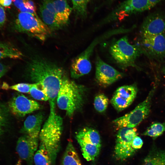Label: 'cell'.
<instances>
[{"mask_svg":"<svg viewBox=\"0 0 165 165\" xmlns=\"http://www.w3.org/2000/svg\"><path fill=\"white\" fill-rule=\"evenodd\" d=\"M31 79L41 84L49 97L50 108L55 109L58 94L62 82L67 77L61 68L42 60L32 61L28 67Z\"/></svg>","mask_w":165,"mask_h":165,"instance_id":"cell-1","label":"cell"},{"mask_svg":"<svg viewBox=\"0 0 165 165\" xmlns=\"http://www.w3.org/2000/svg\"><path fill=\"white\" fill-rule=\"evenodd\" d=\"M62 124V118L56 113L55 109H50L49 116L40 133V144L45 147L52 165H55L57 156L60 150Z\"/></svg>","mask_w":165,"mask_h":165,"instance_id":"cell-2","label":"cell"},{"mask_svg":"<svg viewBox=\"0 0 165 165\" xmlns=\"http://www.w3.org/2000/svg\"><path fill=\"white\" fill-rule=\"evenodd\" d=\"M86 92V89L84 86L77 84L67 76L64 79L58 92L57 105L71 118L82 106Z\"/></svg>","mask_w":165,"mask_h":165,"instance_id":"cell-3","label":"cell"},{"mask_svg":"<svg viewBox=\"0 0 165 165\" xmlns=\"http://www.w3.org/2000/svg\"><path fill=\"white\" fill-rule=\"evenodd\" d=\"M129 31V28L121 27L108 31L95 38L86 49L72 61L70 68L71 77L78 79L90 72L92 68L90 58L95 47L98 44L113 35Z\"/></svg>","mask_w":165,"mask_h":165,"instance_id":"cell-4","label":"cell"},{"mask_svg":"<svg viewBox=\"0 0 165 165\" xmlns=\"http://www.w3.org/2000/svg\"><path fill=\"white\" fill-rule=\"evenodd\" d=\"M109 52L119 67L123 70L130 67L138 68L135 61L143 53L141 46L130 44L126 35L113 42L109 47Z\"/></svg>","mask_w":165,"mask_h":165,"instance_id":"cell-5","label":"cell"},{"mask_svg":"<svg viewBox=\"0 0 165 165\" xmlns=\"http://www.w3.org/2000/svg\"><path fill=\"white\" fill-rule=\"evenodd\" d=\"M16 31L25 33L41 41L45 40L51 30L38 15L27 12H20L13 25Z\"/></svg>","mask_w":165,"mask_h":165,"instance_id":"cell-6","label":"cell"},{"mask_svg":"<svg viewBox=\"0 0 165 165\" xmlns=\"http://www.w3.org/2000/svg\"><path fill=\"white\" fill-rule=\"evenodd\" d=\"M156 87H152L146 99L132 111L113 121L119 129L123 127L134 128L146 118L150 109L152 100Z\"/></svg>","mask_w":165,"mask_h":165,"instance_id":"cell-7","label":"cell"},{"mask_svg":"<svg viewBox=\"0 0 165 165\" xmlns=\"http://www.w3.org/2000/svg\"><path fill=\"white\" fill-rule=\"evenodd\" d=\"M153 6L148 0H126L119 4L99 23L102 25L148 10Z\"/></svg>","mask_w":165,"mask_h":165,"instance_id":"cell-8","label":"cell"},{"mask_svg":"<svg viewBox=\"0 0 165 165\" xmlns=\"http://www.w3.org/2000/svg\"><path fill=\"white\" fill-rule=\"evenodd\" d=\"M136 131L135 127H125L119 129L114 148V156L117 160H125L135 152L136 150L132 147L131 143L134 138L137 136Z\"/></svg>","mask_w":165,"mask_h":165,"instance_id":"cell-9","label":"cell"},{"mask_svg":"<svg viewBox=\"0 0 165 165\" xmlns=\"http://www.w3.org/2000/svg\"><path fill=\"white\" fill-rule=\"evenodd\" d=\"M143 53L155 59L165 58V33L154 35H141L140 45Z\"/></svg>","mask_w":165,"mask_h":165,"instance_id":"cell-10","label":"cell"},{"mask_svg":"<svg viewBox=\"0 0 165 165\" xmlns=\"http://www.w3.org/2000/svg\"><path fill=\"white\" fill-rule=\"evenodd\" d=\"M125 74L117 70L97 55L95 61V79L103 87L108 86L121 79Z\"/></svg>","mask_w":165,"mask_h":165,"instance_id":"cell-11","label":"cell"},{"mask_svg":"<svg viewBox=\"0 0 165 165\" xmlns=\"http://www.w3.org/2000/svg\"><path fill=\"white\" fill-rule=\"evenodd\" d=\"M40 105L21 94H15L9 101L8 108L15 116L23 117L40 108Z\"/></svg>","mask_w":165,"mask_h":165,"instance_id":"cell-12","label":"cell"},{"mask_svg":"<svg viewBox=\"0 0 165 165\" xmlns=\"http://www.w3.org/2000/svg\"><path fill=\"white\" fill-rule=\"evenodd\" d=\"M137 92L138 89L136 84L121 86L114 92L111 103L117 111H121L132 103L136 97Z\"/></svg>","mask_w":165,"mask_h":165,"instance_id":"cell-13","label":"cell"},{"mask_svg":"<svg viewBox=\"0 0 165 165\" xmlns=\"http://www.w3.org/2000/svg\"><path fill=\"white\" fill-rule=\"evenodd\" d=\"M141 35H154L165 33V15L155 12L144 20L141 29Z\"/></svg>","mask_w":165,"mask_h":165,"instance_id":"cell-14","label":"cell"},{"mask_svg":"<svg viewBox=\"0 0 165 165\" xmlns=\"http://www.w3.org/2000/svg\"><path fill=\"white\" fill-rule=\"evenodd\" d=\"M38 140L33 139L26 134L18 138L16 151L20 158L28 165H33L34 155L38 149Z\"/></svg>","mask_w":165,"mask_h":165,"instance_id":"cell-15","label":"cell"},{"mask_svg":"<svg viewBox=\"0 0 165 165\" xmlns=\"http://www.w3.org/2000/svg\"><path fill=\"white\" fill-rule=\"evenodd\" d=\"M43 117L40 112L28 116L24 121L21 132L33 139L39 140Z\"/></svg>","mask_w":165,"mask_h":165,"instance_id":"cell-16","label":"cell"},{"mask_svg":"<svg viewBox=\"0 0 165 165\" xmlns=\"http://www.w3.org/2000/svg\"><path fill=\"white\" fill-rule=\"evenodd\" d=\"M39 12L42 20L50 30H57L65 25L58 18L55 14L42 4L40 6Z\"/></svg>","mask_w":165,"mask_h":165,"instance_id":"cell-17","label":"cell"},{"mask_svg":"<svg viewBox=\"0 0 165 165\" xmlns=\"http://www.w3.org/2000/svg\"><path fill=\"white\" fill-rule=\"evenodd\" d=\"M53 3L56 15L65 24L68 21L72 8L69 6L67 0H53Z\"/></svg>","mask_w":165,"mask_h":165,"instance_id":"cell-18","label":"cell"},{"mask_svg":"<svg viewBox=\"0 0 165 165\" xmlns=\"http://www.w3.org/2000/svg\"><path fill=\"white\" fill-rule=\"evenodd\" d=\"M75 138H79L90 142L101 147V142L100 135L95 129L86 127L80 129L75 134Z\"/></svg>","mask_w":165,"mask_h":165,"instance_id":"cell-19","label":"cell"},{"mask_svg":"<svg viewBox=\"0 0 165 165\" xmlns=\"http://www.w3.org/2000/svg\"><path fill=\"white\" fill-rule=\"evenodd\" d=\"M61 165H82L80 158L71 141L68 142L61 161Z\"/></svg>","mask_w":165,"mask_h":165,"instance_id":"cell-20","label":"cell"},{"mask_svg":"<svg viewBox=\"0 0 165 165\" xmlns=\"http://www.w3.org/2000/svg\"><path fill=\"white\" fill-rule=\"evenodd\" d=\"M141 165H165V150L152 148L144 159Z\"/></svg>","mask_w":165,"mask_h":165,"instance_id":"cell-21","label":"cell"},{"mask_svg":"<svg viewBox=\"0 0 165 165\" xmlns=\"http://www.w3.org/2000/svg\"><path fill=\"white\" fill-rule=\"evenodd\" d=\"M76 140L84 158L87 161L94 160L99 155L101 148L80 139Z\"/></svg>","mask_w":165,"mask_h":165,"instance_id":"cell-22","label":"cell"},{"mask_svg":"<svg viewBox=\"0 0 165 165\" xmlns=\"http://www.w3.org/2000/svg\"><path fill=\"white\" fill-rule=\"evenodd\" d=\"M23 56L21 52L11 44L0 42V59L6 58L19 59Z\"/></svg>","mask_w":165,"mask_h":165,"instance_id":"cell-23","label":"cell"},{"mask_svg":"<svg viewBox=\"0 0 165 165\" xmlns=\"http://www.w3.org/2000/svg\"><path fill=\"white\" fill-rule=\"evenodd\" d=\"M35 165H52L51 160L45 147L40 144L33 158Z\"/></svg>","mask_w":165,"mask_h":165,"instance_id":"cell-24","label":"cell"},{"mask_svg":"<svg viewBox=\"0 0 165 165\" xmlns=\"http://www.w3.org/2000/svg\"><path fill=\"white\" fill-rule=\"evenodd\" d=\"M14 6L20 12H27L37 15L36 8L31 0H12Z\"/></svg>","mask_w":165,"mask_h":165,"instance_id":"cell-25","label":"cell"},{"mask_svg":"<svg viewBox=\"0 0 165 165\" xmlns=\"http://www.w3.org/2000/svg\"><path fill=\"white\" fill-rule=\"evenodd\" d=\"M165 131V123H155L152 124L142 134L155 139Z\"/></svg>","mask_w":165,"mask_h":165,"instance_id":"cell-26","label":"cell"},{"mask_svg":"<svg viewBox=\"0 0 165 165\" xmlns=\"http://www.w3.org/2000/svg\"><path fill=\"white\" fill-rule=\"evenodd\" d=\"M29 93L31 96L36 100L44 101L49 100V97L46 91L39 83H33Z\"/></svg>","mask_w":165,"mask_h":165,"instance_id":"cell-27","label":"cell"},{"mask_svg":"<svg viewBox=\"0 0 165 165\" xmlns=\"http://www.w3.org/2000/svg\"><path fill=\"white\" fill-rule=\"evenodd\" d=\"M72 9L75 14L82 18H86L87 15V7L90 0H71Z\"/></svg>","mask_w":165,"mask_h":165,"instance_id":"cell-28","label":"cell"},{"mask_svg":"<svg viewBox=\"0 0 165 165\" xmlns=\"http://www.w3.org/2000/svg\"><path fill=\"white\" fill-rule=\"evenodd\" d=\"M9 111L8 108L0 104V136L9 126Z\"/></svg>","mask_w":165,"mask_h":165,"instance_id":"cell-29","label":"cell"},{"mask_svg":"<svg viewBox=\"0 0 165 165\" xmlns=\"http://www.w3.org/2000/svg\"><path fill=\"white\" fill-rule=\"evenodd\" d=\"M108 102V98L104 94H98L94 99V108L97 112H103L107 109Z\"/></svg>","mask_w":165,"mask_h":165,"instance_id":"cell-30","label":"cell"},{"mask_svg":"<svg viewBox=\"0 0 165 165\" xmlns=\"http://www.w3.org/2000/svg\"><path fill=\"white\" fill-rule=\"evenodd\" d=\"M33 85V83H19L12 86L9 88L20 93H29Z\"/></svg>","mask_w":165,"mask_h":165,"instance_id":"cell-31","label":"cell"},{"mask_svg":"<svg viewBox=\"0 0 165 165\" xmlns=\"http://www.w3.org/2000/svg\"><path fill=\"white\" fill-rule=\"evenodd\" d=\"M143 144V142L142 139L140 137L136 136L132 141L131 146L133 148L136 150L141 148Z\"/></svg>","mask_w":165,"mask_h":165,"instance_id":"cell-32","label":"cell"},{"mask_svg":"<svg viewBox=\"0 0 165 165\" xmlns=\"http://www.w3.org/2000/svg\"><path fill=\"white\" fill-rule=\"evenodd\" d=\"M6 17L5 9L3 7L0 5V28H2L5 25Z\"/></svg>","mask_w":165,"mask_h":165,"instance_id":"cell-33","label":"cell"},{"mask_svg":"<svg viewBox=\"0 0 165 165\" xmlns=\"http://www.w3.org/2000/svg\"><path fill=\"white\" fill-rule=\"evenodd\" d=\"M9 67V65L0 62V79L8 71Z\"/></svg>","mask_w":165,"mask_h":165,"instance_id":"cell-34","label":"cell"},{"mask_svg":"<svg viewBox=\"0 0 165 165\" xmlns=\"http://www.w3.org/2000/svg\"><path fill=\"white\" fill-rule=\"evenodd\" d=\"M12 2V0H0V5L3 7L9 8Z\"/></svg>","mask_w":165,"mask_h":165,"instance_id":"cell-35","label":"cell"},{"mask_svg":"<svg viewBox=\"0 0 165 165\" xmlns=\"http://www.w3.org/2000/svg\"><path fill=\"white\" fill-rule=\"evenodd\" d=\"M150 3L153 7L158 3L161 0H148Z\"/></svg>","mask_w":165,"mask_h":165,"instance_id":"cell-36","label":"cell"},{"mask_svg":"<svg viewBox=\"0 0 165 165\" xmlns=\"http://www.w3.org/2000/svg\"><path fill=\"white\" fill-rule=\"evenodd\" d=\"M162 72L163 74L164 78V81L165 82V65H164L162 69Z\"/></svg>","mask_w":165,"mask_h":165,"instance_id":"cell-37","label":"cell"},{"mask_svg":"<svg viewBox=\"0 0 165 165\" xmlns=\"http://www.w3.org/2000/svg\"><path fill=\"white\" fill-rule=\"evenodd\" d=\"M2 87L4 88V89H7L8 88V84H6V83H4Z\"/></svg>","mask_w":165,"mask_h":165,"instance_id":"cell-38","label":"cell"},{"mask_svg":"<svg viewBox=\"0 0 165 165\" xmlns=\"http://www.w3.org/2000/svg\"><path fill=\"white\" fill-rule=\"evenodd\" d=\"M15 165H21V160H19Z\"/></svg>","mask_w":165,"mask_h":165,"instance_id":"cell-39","label":"cell"},{"mask_svg":"<svg viewBox=\"0 0 165 165\" xmlns=\"http://www.w3.org/2000/svg\"><path fill=\"white\" fill-rule=\"evenodd\" d=\"M115 0H107V2L108 3H111V2L114 1Z\"/></svg>","mask_w":165,"mask_h":165,"instance_id":"cell-40","label":"cell"}]
</instances>
